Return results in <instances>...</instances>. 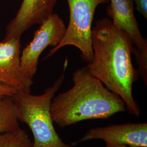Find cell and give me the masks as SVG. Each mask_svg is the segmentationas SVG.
I'll list each match as a JSON object with an SVG mask.
<instances>
[{
  "mask_svg": "<svg viewBox=\"0 0 147 147\" xmlns=\"http://www.w3.org/2000/svg\"><path fill=\"white\" fill-rule=\"evenodd\" d=\"M33 142L26 131L20 127L15 131L0 135V147H32Z\"/></svg>",
  "mask_w": 147,
  "mask_h": 147,
  "instance_id": "8fae6325",
  "label": "cell"
},
{
  "mask_svg": "<svg viewBox=\"0 0 147 147\" xmlns=\"http://www.w3.org/2000/svg\"><path fill=\"white\" fill-rule=\"evenodd\" d=\"M136 8L146 19H147V0H132Z\"/></svg>",
  "mask_w": 147,
  "mask_h": 147,
  "instance_id": "7c38bea8",
  "label": "cell"
},
{
  "mask_svg": "<svg viewBox=\"0 0 147 147\" xmlns=\"http://www.w3.org/2000/svg\"><path fill=\"white\" fill-rule=\"evenodd\" d=\"M20 127L12 96H0V135L15 131Z\"/></svg>",
  "mask_w": 147,
  "mask_h": 147,
  "instance_id": "30bf717a",
  "label": "cell"
},
{
  "mask_svg": "<svg viewBox=\"0 0 147 147\" xmlns=\"http://www.w3.org/2000/svg\"><path fill=\"white\" fill-rule=\"evenodd\" d=\"M69 9L68 25L62 39L51 49L44 59L52 56L66 46L77 47L84 60L90 63L93 58L92 23L98 5L109 0H67Z\"/></svg>",
  "mask_w": 147,
  "mask_h": 147,
  "instance_id": "277c9868",
  "label": "cell"
},
{
  "mask_svg": "<svg viewBox=\"0 0 147 147\" xmlns=\"http://www.w3.org/2000/svg\"><path fill=\"white\" fill-rule=\"evenodd\" d=\"M92 45L93 58L86 66L90 73L121 98L129 114L139 117L141 110L132 94L139 74L132 62L135 47L130 37L103 18L92 28Z\"/></svg>",
  "mask_w": 147,
  "mask_h": 147,
  "instance_id": "6da1fadb",
  "label": "cell"
},
{
  "mask_svg": "<svg viewBox=\"0 0 147 147\" xmlns=\"http://www.w3.org/2000/svg\"><path fill=\"white\" fill-rule=\"evenodd\" d=\"M17 92L18 91L13 88L0 84V96H12Z\"/></svg>",
  "mask_w": 147,
  "mask_h": 147,
  "instance_id": "4fadbf2b",
  "label": "cell"
},
{
  "mask_svg": "<svg viewBox=\"0 0 147 147\" xmlns=\"http://www.w3.org/2000/svg\"><path fill=\"white\" fill-rule=\"evenodd\" d=\"M31 42L23 50L21 65L24 73L33 79L37 73L39 58L49 46L55 47L62 39L66 26L59 16L53 13L40 25Z\"/></svg>",
  "mask_w": 147,
  "mask_h": 147,
  "instance_id": "5b68a950",
  "label": "cell"
},
{
  "mask_svg": "<svg viewBox=\"0 0 147 147\" xmlns=\"http://www.w3.org/2000/svg\"><path fill=\"white\" fill-rule=\"evenodd\" d=\"M57 0H22L15 17L6 27L4 40L20 38L31 27L40 25L53 13Z\"/></svg>",
  "mask_w": 147,
  "mask_h": 147,
  "instance_id": "9c48e42d",
  "label": "cell"
},
{
  "mask_svg": "<svg viewBox=\"0 0 147 147\" xmlns=\"http://www.w3.org/2000/svg\"><path fill=\"white\" fill-rule=\"evenodd\" d=\"M68 63L66 58L61 76L42 94L34 95L18 92L12 96L18 120L26 124L32 133V147H73L65 143L59 136L50 111L53 98L64 82Z\"/></svg>",
  "mask_w": 147,
  "mask_h": 147,
  "instance_id": "3957f363",
  "label": "cell"
},
{
  "mask_svg": "<svg viewBox=\"0 0 147 147\" xmlns=\"http://www.w3.org/2000/svg\"><path fill=\"white\" fill-rule=\"evenodd\" d=\"M135 147H147V123H126L88 130L74 145L91 140Z\"/></svg>",
  "mask_w": 147,
  "mask_h": 147,
  "instance_id": "ba28073f",
  "label": "cell"
},
{
  "mask_svg": "<svg viewBox=\"0 0 147 147\" xmlns=\"http://www.w3.org/2000/svg\"><path fill=\"white\" fill-rule=\"evenodd\" d=\"M20 38L0 42V84L18 92L31 93L33 80L24 73L21 65Z\"/></svg>",
  "mask_w": 147,
  "mask_h": 147,
  "instance_id": "52a82bcc",
  "label": "cell"
},
{
  "mask_svg": "<svg viewBox=\"0 0 147 147\" xmlns=\"http://www.w3.org/2000/svg\"><path fill=\"white\" fill-rule=\"evenodd\" d=\"M105 147H135L126 145H123V144H114V143H105Z\"/></svg>",
  "mask_w": 147,
  "mask_h": 147,
  "instance_id": "5bb4252c",
  "label": "cell"
},
{
  "mask_svg": "<svg viewBox=\"0 0 147 147\" xmlns=\"http://www.w3.org/2000/svg\"><path fill=\"white\" fill-rule=\"evenodd\" d=\"M106 11L112 24L125 32L134 46L133 54L138 65V70L144 72L147 70V41L142 36L134 13L132 0H109Z\"/></svg>",
  "mask_w": 147,
  "mask_h": 147,
  "instance_id": "8992f818",
  "label": "cell"
},
{
  "mask_svg": "<svg viewBox=\"0 0 147 147\" xmlns=\"http://www.w3.org/2000/svg\"><path fill=\"white\" fill-rule=\"evenodd\" d=\"M73 86L53 98L50 111L54 123L60 127L80 121L107 119L126 111L124 101L90 73L87 67L73 74Z\"/></svg>",
  "mask_w": 147,
  "mask_h": 147,
  "instance_id": "7a4b0ae2",
  "label": "cell"
}]
</instances>
